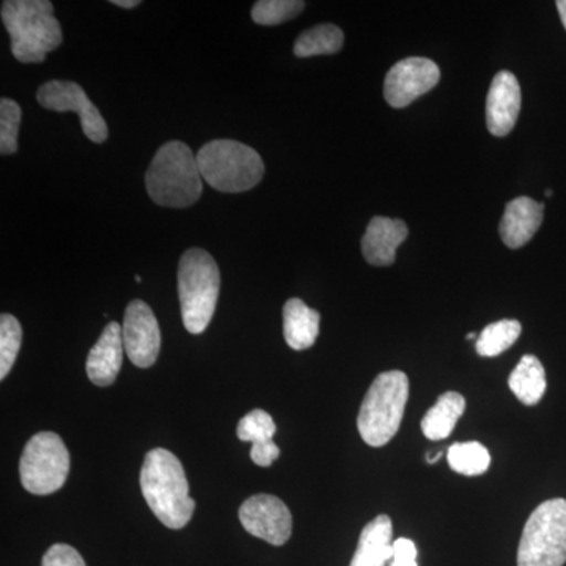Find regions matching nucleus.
Instances as JSON below:
<instances>
[{"label": "nucleus", "instance_id": "obj_1", "mask_svg": "<svg viewBox=\"0 0 566 566\" xmlns=\"http://www.w3.org/2000/svg\"><path fill=\"white\" fill-rule=\"evenodd\" d=\"M140 490L164 526L177 531L191 521L196 502L189 494L180 460L169 450L153 449L147 453L142 465Z\"/></svg>", "mask_w": 566, "mask_h": 566}, {"label": "nucleus", "instance_id": "obj_2", "mask_svg": "<svg viewBox=\"0 0 566 566\" xmlns=\"http://www.w3.org/2000/svg\"><path fill=\"white\" fill-rule=\"evenodd\" d=\"M2 22L10 35L11 54L21 63L44 62L62 44L61 22L50 0H7Z\"/></svg>", "mask_w": 566, "mask_h": 566}, {"label": "nucleus", "instance_id": "obj_3", "mask_svg": "<svg viewBox=\"0 0 566 566\" xmlns=\"http://www.w3.org/2000/svg\"><path fill=\"white\" fill-rule=\"evenodd\" d=\"M145 186L153 202L161 207H191L203 191L197 155L180 140L167 142L153 158Z\"/></svg>", "mask_w": 566, "mask_h": 566}, {"label": "nucleus", "instance_id": "obj_4", "mask_svg": "<svg viewBox=\"0 0 566 566\" xmlns=\"http://www.w3.org/2000/svg\"><path fill=\"white\" fill-rule=\"evenodd\" d=\"M221 292V273L203 249H189L178 266L181 318L188 333L202 334L210 326Z\"/></svg>", "mask_w": 566, "mask_h": 566}, {"label": "nucleus", "instance_id": "obj_5", "mask_svg": "<svg viewBox=\"0 0 566 566\" xmlns=\"http://www.w3.org/2000/svg\"><path fill=\"white\" fill-rule=\"evenodd\" d=\"M408 398L409 379L403 371H385L371 382L357 416V430L368 446H386L397 434Z\"/></svg>", "mask_w": 566, "mask_h": 566}, {"label": "nucleus", "instance_id": "obj_6", "mask_svg": "<svg viewBox=\"0 0 566 566\" xmlns=\"http://www.w3.org/2000/svg\"><path fill=\"white\" fill-rule=\"evenodd\" d=\"M200 175L216 191L245 192L262 181V156L237 140H212L197 153Z\"/></svg>", "mask_w": 566, "mask_h": 566}, {"label": "nucleus", "instance_id": "obj_7", "mask_svg": "<svg viewBox=\"0 0 566 566\" xmlns=\"http://www.w3.org/2000/svg\"><path fill=\"white\" fill-rule=\"evenodd\" d=\"M566 562V501L551 499L536 506L517 547V566H564Z\"/></svg>", "mask_w": 566, "mask_h": 566}, {"label": "nucleus", "instance_id": "obj_8", "mask_svg": "<svg viewBox=\"0 0 566 566\" xmlns=\"http://www.w3.org/2000/svg\"><path fill=\"white\" fill-rule=\"evenodd\" d=\"M70 474V452L61 436L43 431L32 436L20 461V476L25 491L35 495L55 493Z\"/></svg>", "mask_w": 566, "mask_h": 566}, {"label": "nucleus", "instance_id": "obj_9", "mask_svg": "<svg viewBox=\"0 0 566 566\" xmlns=\"http://www.w3.org/2000/svg\"><path fill=\"white\" fill-rule=\"evenodd\" d=\"M36 102L48 111L76 112L81 118L82 132L95 144H103L109 137V129L102 112L76 82H46L36 92Z\"/></svg>", "mask_w": 566, "mask_h": 566}, {"label": "nucleus", "instance_id": "obj_10", "mask_svg": "<svg viewBox=\"0 0 566 566\" xmlns=\"http://www.w3.org/2000/svg\"><path fill=\"white\" fill-rule=\"evenodd\" d=\"M441 71L433 61L408 57L395 63L385 80V98L395 109H403L438 85Z\"/></svg>", "mask_w": 566, "mask_h": 566}, {"label": "nucleus", "instance_id": "obj_11", "mask_svg": "<svg viewBox=\"0 0 566 566\" xmlns=\"http://www.w3.org/2000/svg\"><path fill=\"white\" fill-rule=\"evenodd\" d=\"M240 521L249 534L273 546L289 542L293 531V517L281 499L270 494H256L241 505Z\"/></svg>", "mask_w": 566, "mask_h": 566}, {"label": "nucleus", "instance_id": "obj_12", "mask_svg": "<svg viewBox=\"0 0 566 566\" xmlns=\"http://www.w3.org/2000/svg\"><path fill=\"white\" fill-rule=\"evenodd\" d=\"M122 331L123 345L129 360L139 368L151 367L161 349V331L150 305L139 300L129 303Z\"/></svg>", "mask_w": 566, "mask_h": 566}, {"label": "nucleus", "instance_id": "obj_13", "mask_svg": "<svg viewBox=\"0 0 566 566\" xmlns=\"http://www.w3.org/2000/svg\"><path fill=\"white\" fill-rule=\"evenodd\" d=\"M521 111V87L515 74L499 71L491 82L486 98V126L495 137H504L515 128Z\"/></svg>", "mask_w": 566, "mask_h": 566}, {"label": "nucleus", "instance_id": "obj_14", "mask_svg": "<svg viewBox=\"0 0 566 566\" xmlns=\"http://www.w3.org/2000/svg\"><path fill=\"white\" fill-rule=\"evenodd\" d=\"M123 352H125V345H123L122 326L112 322L104 327L102 337L93 345L85 364V370L93 385L99 387L114 385L120 374Z\"/></svg>", "mask_w": 566, "mask_h": 566}, {"label": "nucleus", "instance_id": "obj_15", "mask_svg": "<svg viewBox=\"0 0 566 566\" xmlns=\"http://www.w3.org/2000/svg\"><path fill=\"white\" fill-rule=\"evenodd\" d=\"M545 205L535 202L531 197H517L506 203L504 218L499 226L502 241L506 248L520 249L526 245L543 222Z\"/></svg>", "mask_w": 566, "mask_h": 566}, {"label": "nucleus", "instance_id": "obj_16", "mask_svg": "<svg viewBox=\"0 0 566 566\" xmlns=\"http://www.w3.org/2000/svg\"><path fill=\"white\" fill-rule=\"evenodd\" d=\"M408 234V227L400 219L376 216L368 223L363 238L365 260L374 266H390L395 262L397 249Z\"/></svg>", "mask_w": 566, "mask_h": 566}, {"label": "nucleus", "instance_id": "obj_17", "mask_svg": "<svg viewBox=\"0 0 566 566\" xmlns=\"http://www.w3.org/2000/svg\"><path fill=\"white\" fill-rule=\"evenodd\" d=\"M273 417L263 409H253L240 420L237 428L240 441L251 442V458L260 468H268L281 455V449L273 441L275 434Z\"/></svg>", "mask_w": 566, "mask_h": 566}, {"label": "nucleus", "instance_id": "obj_18", "mask_svg": "<svg viewBox=\"0 0 566 566\" xmlns=\"http://www.w3.org/2000/svg\"><path fill=\"white\" fill-rule=\"evenodd\" d=\"M394 526L387 515L376 516L364 527L349 566H386L394 558Z\"/></svg>", "mask_w": 566, "mask_h": 566}, {"label": "nucleus", "instance_id": "obj_19", "mask_svg": "<svg viewBox=\"0 0 566 566\" xmlns=\"http://www.w3.org/2000/svg\"><path fill=\"white\" fill-rule=\"evenodd\" d=\"M322 316L304 301L293 297L283 305V335L286 344L296 352L314 346L319 334Z\"/></svg>", "mask_w": 566, "mask_h": 566}, {"label": "nucleus", "instance_id": "obj_20", "mask_svg": "<svg viewBox=\"0 0 566 566\" xmlns=\"http://www.w3.org/2000/svg\"><path fill=\"white\" fill-rule=\"evenodd\" d=\"M465 400L458 392H446L438 398L433 408L422 419L423 434L430 441H442L455 430L458 420L464 415Z\"/></svg>", "mask_w": 566, "mask_h": 566}, {"label": "nucleus", "instance_id": "obj_21", "mask_svg": "<svg viewBox=\"0 0 566 566\" xmlns=\"http://www.w3.org/2000/svg\"><path fill=\"white\" fill-rule=\"evenodd\" d=\"M509 386L521 403L526 406L539 403L546 392V374L538 357L532 354L524 356L510 375Z\"/></svg>", "mask_w": 566, "mask_h": 566}, {"label": "nucleus", "instance_id": "obj_22", "mask_svg": "<svg viewBox=\"0 0 566 566\" xmlns=\"http://www.w3.org/2000/svg\"><path fill=\"white\" fill-rule=\"evenodd\" d=\"M344 32L334 24H319L301 33L294 43L296 57H314V55L335 54L344 46Z\"/></svg>", "mask_w": 566, "mask_h": 566}, {"label": "nucleus", "instance_id": "obj_23", "mask_svg": "<svg viewBox=\"0 0 566 566\" xmlns=\"http://www.w3.org/2000/svg\"><path fill=\"white\" fill-rule=\"evenodd\" d=\"M521 323L516 319H501L486 326L476 338L475 349L482 357H495L515 345L520 338Z\"/></svg>", "mask_w": 566, "mask_h": 566}, {"label": "nucleus", "instance_id": "obj_24", "mask_svg": "<svg viewBox=\"0 0 566 566\" xmlns=\"http://www.w3.org/2000/svg\"><path fill=\"white\" fill-rule=\"evenodd\" d=\"M447 460L452 471L468 476L485 474L490 469L491 457L480 442H457L449 449Z\"/></svg>", "mask_w": 566, "mask_h": 566}, {"label": "nucleus", "instance_id": "obj_25", "mask_svg": "<svg viewBox=\"0 0 566 566\" xmlns=\"http://www.w3.org/2000/svg\"><path fill=\"white\" fill-rule=\"evenodd\" d=\"M22 342V327L13 315L0 316V379H6L10 374Z\"/></svg>", "mask_w": 566, "mask_h": 566}, {"label": "nucleus", "instance_id": "obj_26", "mask_svg": "<svg viewBox=\"0 0 566 566\" xmlns=\"http://www.w3.org/2000/svg\"><path fill=\"white\" fill-rule=\"evenodd\" d=\"M301 0H260L253 6L252 20L260 25H277L293 20L304 10Z\"/></svg>", "mask_w": 566, "mask_h": 566}, {"label": "nucleus", "instance_id": "obj_27", "mask_svg": "<svg viewBox=\"0 0 566 566\" xmlns=\"http://www.w3.org/2000/svg\"><path fill=\"white\" fill-rule=\"evenodd\" d=\"M22 111L20 104L10 98L0 99V153L2 156L18 151Z\"/></svg>", "mask_w": 566, "mask_h": 566}, {"label": "nucleus", "instance_id": "obj_28", "mask_svg": "<svg viewBox=\"0 0 566 566\" xmlns=\"http://www.w3.org/2000/svg\"><path fill=\"white\" fill-rule=\"evenodd\" d=\"M41 566H85V562L73 546L61 543L48 549Z\"/></svg>", "mask_w": 566, "mask_h": 566}, {"label": "nucleus", "instance_id": "obj_29", "mask_svg": "<svg viewBox=\"0 0 566 566\" xmlns=\"http://www.w3.org/2000/svg\"><path fill=\"white\" fill-rule=\"evenodd\" d=\"M394 558L390 566H419L417 565V547L408 538H398L394 542Z\"/></svg>", "mask_w": 566, "mask_h": 566}, {"label": "nucleus", "instance_id": "obj_30", "mask_svg": "<svg viewBox=\"0 0 566 566\" xmlns=\"http://www.w3.org/2000/svg\"><path fill=\"white\" fill-rule=\"evenodd\" d=\"M112 3L122 7V9H136V7L140 6L139 0H112Z\"/></svg>", "mask_w": 566, "mask_h": 566}, {"label": "nucleus", "instance_id": "obj_31", "mask_svg": "<svg viewBox=\"0 0 566 566\" xmlns=\"http://www.w3.org/2000/svg\"><path fill=\"white\" fill-rule=\"evenodd\" d=\"M556 6L558 14H560L562 24H564L566 29V0H558Z\"/></svg>", "mask_w": 566, "mask_h": 566}, {"label": "nucleus", "instance_id": "obj_32", "mask_svg": "<svg viewBox=\"0 0 566 566\" xmlns=\"http://www.w3.org/2000/svg\"><path fill=\"white\" fill-rule=\"evenodd\" d=\"M441 457H442V452H438V453H428V455H427L428 464H434V463H438L439 458H441Z\"/></svg>", "mask_w": 566, "mask_h": 566}, {"label": "nucleus", "instance_id": "obj_33", "mask_svg": "<svg viewBox=\"0 0 566 566\" xmlns=\"http://www.w3.org/2000/svg\"><path fill=\"white\" fill-rule=\"evenodd\" d=\"M475 335H476L475 333H469L468 337H465V338H468V340H472V338H475Z\"/></svg>", "mask_w": 566, "mask_h": 566}, {"label": "nucleus", "instance_id": "obj_34", "mask_svg": "<svg viewBox=\"0 0 566 566\" xmlns=\"http://www.w3.org/2000/svg\"><path fill=\"white\" fill-rule=\"evenodd\" d=\"M546 197H553V189H546Z\"/></svg>", "mask_w": 566, "mask_h": 566}]
</instances>
